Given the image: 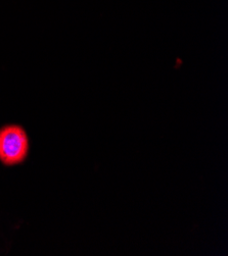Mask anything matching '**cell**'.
<instances>
[{
    "mask_svg": "<svg viewBox=\"0 0 228 256\" xmlns=\"http://www.w3.org/2000/svg\"><path fill=\"white\" fill-rule=\"evenodd\" d=\"M29 140L26 131L18 124L0 129V162L6 166H16L26 160Z\"/></svg>",
    "mask_w": 228,
    "mask_h": 256,
    "instance_id": "obj_1",
    "label": "cell"
}]
</instances>
